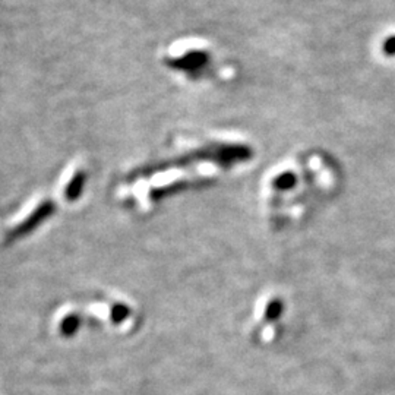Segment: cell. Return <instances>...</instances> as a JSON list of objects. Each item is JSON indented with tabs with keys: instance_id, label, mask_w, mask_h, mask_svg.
Here are the masks:
<instances>
[{
	"instance_id": "2",
	"label": "cell",
	"mask_w": 395,
	"mask_h": 395,
	"mask_svg": "<svg viewBox=\"0 0 395 395\" xmlns=\"http://www.w3.org/2000/svg\"><path fill=\"white\" fill-rule=\"evenodd\" d=\"M82 186H84V174H82V173H76V174L74 176V179L69 182V185L66 186L65 196H66L67 199H69V201L76 199L79 195H81Z\"/></svg>"
},
{
	"instance_id": "1",
	"label": "cell",
	"mask_w": 395,
	"mask_h": 395,
	"mask_svg": "<svg viewBox=\"0 0 395 395\" xmlns=\"http://www.w3.org/2000/svg\"><path fill=\"white\" fill-rule=\"evenodd\" d=\"M54 210L56 207L52 201H44L43 204H40L32 211V214H30V217H27L18 225V227L12 232V234H10V237H12V239H18V237H24L32 233L41 223H44L52 216Z\"/></svg>"
},
{
	"instance_id": "4",
	"label": "cell",
	"mask_w": 395,
	"mask_h": 395,
	"mask_svg": "<svg viewBox=\"0 0 395 395\" xmlns=\"http://www.w3.org/2000/svg\"><path fill=\"white\" fill-rule=\"evenodd\" d=\"M383 53L387 56H395V36L388 37L387 41L383 43Z\"/></svg>"
},
{
	"instance_id": "3",
	"label": "cell",
	"mask_w": 395,
	"mask_h": 395,
	"mask_svg": "<svg viewBox=\"0 0 395 395\" xmlns=\"http://www.w3.org/2000/svg\"><path fill=\"white\" fill-rule=\"evenodd\" d=\"M79 326V318L76 315H69L60 322V334L65 337H71L76 332Z\"/></svg>"
}]
</instances>
